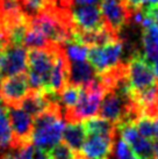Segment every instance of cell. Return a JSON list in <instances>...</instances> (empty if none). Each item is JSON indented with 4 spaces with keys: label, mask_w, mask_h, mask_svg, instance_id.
Masks as SVG:
<instances>
[{
    "label": "cell",
    "mask_w": 158,
    "mask_h": 159,
    "mask_svg": "<svg viewBox=\"0 0 158 159\" xmlns=\"http://www.w3.org/2000/svg\"><path fill=\"white\" fill-rule=\"evenodd\" d=\"M64 128L65 120L63 117L62 107L55 103L42 114L34 117L31 144L44 151H49L61 143Z\"/></svg>",
    "instance_id": "6da1fadb"
},
{
    "label": "cell",
    "mask_w": 158,
    "mask_h": 159,
    "mask_svg": "<svg viewBox=\"0 0 158 159\" xmlns=\"http://www.w3.org/2000/svg\"><path fill=\"white\" fill-rule=\"evenodd\" d=\"M56 48L57 47L48 49H30L28 51V66L26 75L30 89L44 91L47 89L53 70Z\"/></svg>",
    "instance_id": "7a4b0ae2"
},
{
    "label": "cell",
    "mask_w": 158,
    "mask_h": 159,
    "mask_svg": "<svg viewBox=\"0 0 158 159\" xmlns=\"http://www.w3.org/2000/svg\"><path fill=\"white\" fill-rule=\"evenodd\" d=\"M127 83L130 95L141 93L157 85L152 64L144 53L135 51L127 63Z\"/></svg>",
    "instance_id": "3957f363"
},
{
    "label": "cell",
    "mask_w": 158,
    "mask_h": 159,
    "mask_svg": "<svg viewBox=\"0 0 158 159\" xmlns=\"http://www.w3.org/2000/svg\"><path fill=\"white\" fill-rule=\"evenodd\" d=\"M124 44L120 39L105 45L90 47L87 55L88 63L95 70L97 75H102L121 65V58Z\"/></svg>",
    "instance_id": "277c9868"
},
{
    "label": "cell",
    "mask_w": 158,
    "mask_h": 159,
    "mask_svg": "<svg viewBox=\"0 0 158 159\" xmlns=\"http://www.w3.org/2000/svg\"><path fill=\"white\" fill-rule=\"evenodd\" d=\"M71 31L91 33L106 27L100 9L97 6H72L70 8Z\"/></svg>",
    "instance_id": "5b68a950"
},
{
    "label": "cell",
    "mask_w": 158,
    "mask_h": 159,
    "mask_svg": "<svg viewBox=\"0 0 158 159\" xmlns=\"http://www.w3.org/2000/svg\"><path fill=\"white\" fill-rule=\"evenodd\" d=\"M11 128L13 131L14 146H23L31 144V131L34 125V117L23 111L20 106L6 107Z\"/></svg>",
    "instance_id": "8992f818"
},
{
    "label": "cell",
    "mask_w": 158,
    "mask_h": 159,
    "mask_svg": "<svg viewBox=\"0 0 158 159\" xmlns=\"http://www.w3.org/2000/svg\"><path fill=\"white\" fill-rule=\"evenodd\" d=\"M30 91L26 73L4 77L0 83V97L6 107L20 106Z\"/></svg>",
    "instance_id": "52a82bcc"
},
{
    "label": "cell",
    "mask_w": 158,
    "mask_h": 159,
    "mask_svg": "<svg viewBox=\"0 0 158 159\" xmlns=\"http://www.w3.org/2000/svg\"><path fill=\"white\" fill-rule=\"evenodd\" d=\"M99 9L106 26L116 34H118L130 21L132 9H129L124 0H100Z\"/></svg>",
    "instance_id": "ba28073f"
},
{
    "label": "cell",
    "mask_w": 158,
    "mask_h": 159,
    "mask_svg": "<svg viewBox=\"0 0 158 159\" xmlns=\"http://www.w3.org/2000/svg\"><path fill=\"white\" fill-rule=\"evenodd\" d=\"M28 66V51L22 45L8 44L0 58V73L2 77L26 73Z\"/></svg>",
    "instance_id": "9c48e42d"
},
{
    "label": "cell",
    "mask_w": 158,
    "mask_h": 159,
    "mask_svg": "<svg viewBox=\"0 0 158 159\" xmlns=\"http://www.w3.org/2000/svg\"><path fill=\"white\" fill-rule=\"evenodd\" d=\"M79 152L84 159H108L109 158L115 136L105 135H87Z\"/></svg>",
    "instance_id": "30bf717a"
},
{
    "label": "cell",
    "mask_w": 158,
    "mask_h": 159,
    "mask_svg": "<svg viewBox=\"0 0 158 159\" xmlns=\"http://www.w3.org/2000/svg\"><path fill=\"white\" fill-rule=\"evenodd\" d=\"M69 59L66 58L63 45L57 47L55 50V59H53V70L49 79V84L44 92L57 94L69 81Z\"/></svg>",
    "instance_id": "8fae6325"
},
{
    "label": "cell",
    "mask_w": 158,
    "mask_h": 159,
    "mask_svg": "<svg viewBox=\"0 0 158 159\" xmlns=\"http://www.w3.org/2000/svg\"><path fill=\"white\" fill-rule=\"evenodd\" d=\"M141 27L144 56L149 61H154L158 55V26L150 16L144 15Z\"/></svg>",
    "instance_id": "7c38bea8"
},
{
    "label": "cell",
    "mask_w": 158,
    "mask_h": 159,
    "mask_svg": "<svg viewBox=\"0 0 158 159\" xmlns=\"http://www.w3.org/2000/svg\"><path fill=\"white\" fill-rule=\"evenodd\" d=\"M97 77L93 66L85 62H73L69 64V81L67 84L84 86Z\"/></svg>",
    "instance_id": "4fadbf2b"
},
{
    "label": "cell",
    "mask_w": 158,
    "mask_h": 159,
    "mask_svg": "<svg viewBox=\"0 0 158 159\" xmlns=\"http://www.w3.org/2000/svg\"><path fill=\"white\" fill-rule=\"evenodd\" d=\"M87 137L86 129L83 122H67L63 131L64 143L76 152H80L84 142Z\"/></svg>",
    "instance_id": "5bb4252c"
},
{
    "label": "cell",
    "mask_w": 158,
    "mask_h": 159,
    "mask_svg": "<svg viewBox=\"0 0 158 159\" xmlns=\"http://www.w3.org/2000/svg\"><path fill=\"white\" fill-rule=\"evenodd\" d=\"M84 127L87 135H105V136H115L116 125L109 122L108 120L101 116H92L83 121Z\"/></svg>",
    "instance_id": "9a60e30c"
},
{
    "label": "cell",
    "mask_w": 158,
    "mask_h": 159,
    "mask_svg": "<svg viewBox=\"0 0 158 159\" xmlns=\"http://www.w3.org/2000/svg\"><path fill=\"white\" fill-rule=\"evenodd\" d=\"M83 86L73 84H66L63 89L57 93L58 102L62 107V111L71 109L78 103L81 95Z\"/></svg>",
    "instance_id": "2e32d148"
},
{
    "label": "cell",
    "mask_w": 158,
    "mask_h": 159,
    "mask_svg": "<svg viewBox=\"0 0 158 159\" xmlns=\"http://www.w3.org/2000/svg\"><path fill=\"white\" fill-rule=\"evenodd\" d=\"M14 146L13 131L11 128L7 108L5 105L0 106V149H9Z\"/></svg>",
    "instance_id": "e0dca14e"
},
{
    "label": "cell",
    "mask_w": 158,
    "mask_h": 159,
    "mask_svg": "<svg viewBox=\"0 0 158 159\" xmlns=\"http://www.w3.org/2000/svg\"><path fill=\"white\" fill-rule=\"evenodd\" d=\"M88 49L86 44H83L80 42H77L75 40H69L66 41L63 44V50L65 53L66 58L69 59L70 63L73 62H85L87 59L88 55Z\"/></svg>",
    "instance_id": "ac0fdd59"
},
{
    "label": "cell",
    "mask_w": 158,
    "mask_h": 159,
    "mask_svg": "<svg viewBox=\"0 0 158 159\" xmlns=\"http://www.w3.org/2000/svg\"><path fill=\"white\" fill-rule=\"evenodd\" d=\"M22 7V12L29 19L34 18L47 9L55 7L53 0H19Z\"/></svg>",
    "instance_id": "d6986e66"
},
{
    "label": "cell",
    "mask_w": 158,
    "mask_h": 159,
    "mask_svg": "<svg viewBox=\"0 0 158 159\" xmlns=\"http://www.w3.org/2000/svg\"><path fill=\"white\" fill-rule=\"evenodd\" d=\"M108 159H138L136 155L134 153L132 148L128 145V143L123 138L116 136L114 138V144H113V150Z\"/></svg>",
    "instance_id": "ffe728a7"
},
{
    "label": "cell",
    "mask_w": 158,
    "mask_h": 159,
    "mask_svg": "<svg viewBox=\"0 0 158 159\" xmlns=\"http://www.w3.org/2000/svg\"><path fill=\"white\" fill-rule=\"evenodd\" d=\"M50 159H81L80 155L65 143H58L48 151Z\"/></svg>",
    "instance_id": "44dd1931"
},
{
    "label": "cell",
    "mask_w": 158,
    "mask_h": 159,
    "mask_svg": "<svg viewBox=\"0 0 158 159\" xmlns=\"http://www.w3.org/2000/svg\"><path fill=\"white\" fill-rule=\"evenodd\" d=\"M135 127H136L137 131L142 137L148 138V139H152L155 138V129H154V119L142 115L135 121Z\"/></svg>",
    "instance_id": "7402d4cb"
},
{
    "label": "cell",
    "mask_w": 158,
    "mask_h": 159,
    "mask_svg": "<svg viewBox=\"0 0 158 159\" xmlns=\"http://www.w3.org/2000/svg\"><path fill=\"white\" fill-rule=\"evenodd\" d=\"M124 2L129 7V9L134 11V9H141L150 5H158V0H124Z\"/></svg>",
    "instance_id": "603a6c76"
},
{
    "label": "cell",
    "mask_w": 158,
    "mask_h": 159,
    "mask_svg": "<svg viewBox=\"0 0 158 159\" xmlns=\"http://www.w3.org/2000/svg\"><path fill=\"white\" fill-rule=\"evenodd\" d=\"M144 15L150 16L155 21V23L158 26V5H150V6H145L142 8Z\"/></svg>",
    "instance_id": "cb8c5ba5"
},
{
    "label": "cell",
    "mask_w": 158,
    "mask_h": 159,
    "mask_svg": "<svg viewBox=\"0 0 158 159\" xmlns=\"http://www.w3.org/2000/svg\"><path fill=\"white\" fill-rule=\"evenodd\" d=\"M100 0H71L72 6H97Z\"/></svg>",
    "instance_id": "d4e9b609"
},
{
    "label": "cell",
    "mask_w": 158,
    "mask_h": 159,
    "mask_svg": "<svg viewBox=\"0 0 158 159\" xmlns=\"http://www.w3.org/2000/svg\"><path fill=\"white\" fill-rule=\"evenodd\" d=\"M7 45H8V42L6 40V37L4 36V34H0V58L2 57Z\"/></svg>",
    "instance_id": "484cf974"
},
{
    "label": "cell",
    "mask_w": 158,
    "mask_h": 159,
    "mask_svg": "<svg viewBox=\"0 0 158 159\" xmlns=\"http://www.w3.org/2000/svg\"><path fill=\"white\" fill-rule=\"evenodd\" d=\"M154 119V129H155V138L154 141H158V116Z\"/></svg>",
    "instance_id": "4316f807"
},
{
    "label": "cell",
    "mask_w": 158,
    "mask_h": 159,
    "mask_svg": "<svg viewBox=\"0 0 158 159\" xmlns=\"http://www.w3.org/2000/svg\"><path fill=\"white\" fill-rule=\"evenodd\" d=\"M152 67H154V72L156 75V80L158 83V63H152Z\"/></svg>",
    "instance_id": "83f0119b"
},
{
    "label": "cell",
    "mask_w": 158,
    "mask_h": 159,
    "mask_svg": "<svg viewBox=\"0 0 158 159\" xmlns=\"http://www.w3.org/2000/svg\"><path fill=\"white\" fill-rule=\"evenodd\" d=\"M0 77H1V73H0Z\"/></svg>",
    "instance_id": "f1b7e54d"
},
{
    "label": "cell",
    "mask_w": 158,
    "mask_h": 159,
    "mask_svg": "<svg viewBox=\"0 0 158 159\" xmlns=\"http://www.w3.org/2000/svg\"><path fill=\"white\" fill-rule=\"evenodd\" d=\"M81 159H84V158H81Z\"/></svg>",
    "instance_id": "f546056e"
}]
</instances>
